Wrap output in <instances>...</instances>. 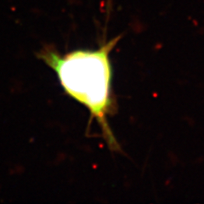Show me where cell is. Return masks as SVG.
<instances>
[{
  "label": "cell",
  "instance_id": "cell-1",
  "mask_svg": "<svg viewBox=\"0 0 204 204\" xmlns=\"http://www.w3.org/2000/svg\"><path fill=\"white\" fill-rule=\"evenodd\" d=\"M120 38L111 39L96 50L79 48L60 54L54 48H44L38 54L56 74L65 93L89 110L91 119L99 124L103 138L112 151L120 147L108 122L114 110L110 56Z\"/></svg>",
  "mask_w": 204,
  "mask_h": 204
}]
</instances>
